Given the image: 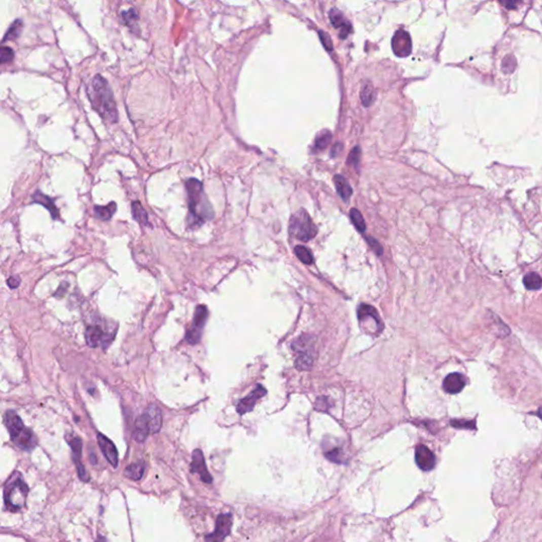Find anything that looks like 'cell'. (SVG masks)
<instances>
[{
    "instance_id": "cell-1",
    "label": "cell",
    "mask_w": 542,
    "mask_h": 542,
    "mask_svg": "<svg viewBox=\"0 0 542 542\" xmlns=\"http://www.w3.org/2000/svg\"><path fill=\"white\" fill-rule=\"evenodd\" d=\"M186 190L188 193L189 208V214L187 216L188 228L195 229L213 220L214 210L204 193L203 185L200 180L196 178L188 179Z\"/></svg>"
},
{
    "instance_id": "cell-2",
    "label": "cell",
    "mask_w": 542,
    "mask_h": 542,
    "mask_svg": "<svg viewBox=\"0 0 542 542\" xmlns=\"http://www.w3.org/2000/svg\"><path fill=\"white\" fill-rule=\"evenodd\" d=\"M88 96L93 110L104 120L111 123L118 122V110L113 90L107 80L96 75L88 88Z\"/></svg>"
},
{
    "instance_id": "cell-3",
    "label": "cell",
    "mask_w": 542,
    "mask_h": 542,
    "mask_svg": "<svg viewBox=\"0 0 542 542\" xmlns=\"http://www.w3.org/2000/svg\"><path fill=\"white\" fill-rule=\"evenodd\" d=\"M5 424L10 433L11 440L23 450H32L38 445L33 431L23 425L19 415L14 411H7L5 414Z\"/></svg>"
},
{
    "instance_id": "cell-4",
    "label": "cell",
    "mask_w": 542,
    "mask_h": 542,
    "mask_svg": "<svg viewBox=\"0 0 542 542\" xmlns=\"http://www.w3.org/2000/svg\"><path fill=\"white\" fill-rule=\"evenodd\" d=\"M28 485L19 474H14L8 480L5 487V503L8 510L18 511L26 505L28 496Z\"/></svg>"
},
{
    "instance_id": "cell-5",
    "label": "cell",
    "mask_w": 542,
    "mask_h": 542,
    "mask_svg": "<svg viewBox=\"0 0 542 542\" xmlns=\"http://www.w3.org/2000/svg\"><path fill=\"white\" fill-rule=\"evenodd\" d=\"M289 233L302 242H308L317 235L318 228L309 214L304 209H301L292 216L289 222Z\"/></svg>"
},
{
    "instance_id": "cell-6",
    "label": "cell",
    "mask_w": 542,
    "mask_h": 542,
    "mask_svg": "<svg viewBox=\"0 0 542 542\" xmlns=\"http://www.w3.org/2000/svg\"><path fill=\"white\" fill-rule=\"evenodd\" d=\"M296 352V367L300 371H307L314 365L316 353L314 338L310 336H301L293 343Z\"/></svg>"
},
{
    "instance_id": "cell-7",
    "label": "cell",
    "mask_w": 542,
    "mask_h": 542,
    "mask_svg": "<svg viewBox=\"0 0 542 542\" xmlns=\"http://www.w3.org/2000/svg\"><path fill=\"white\" fill-rule=\"evenodd\" d=\"M208 319V308L206 305H198L195 309L194 318L190 325L186 333V340L190 344H197L200 339L202 331L204 329V324H206Z\"/></svg>"
},
{
    "instance_id": "cell-8",
    "label": "cell",
    "mask_w": 542,
    "mask_h": 542,
    "mask_svg": "<svg viewBox=\"0 0 542 542\" xmlns=\"http://www.w3.org/2000/svg\"><path fill=\"white\" fill-rule=\"evenodd\" d=\"M115 336L116 333L107 331L101 324L88 325L85 331L86 342L90 347H96L101 345L106 348L107 345L111 344V342L115 338Z\"/></svg>"
},
{
    "instance_id": "cell-9",
    "label": "cell",
    "mask_w": 542,
    "mask_h": 542,
    "mask_svg": "<svg viewBox=\"0 0 542 542\" xmlns=\"http://www.w3.org/2000/svg\"><path fill=\"white\" fill-rule=\"evenodd\" d=\"M233 519L231 514H222L218 517L214 532L207 535L206 542H223L231 533Z\"/></svg>"
},
{
    "instance_id": "cell-10",
    "label": "cell",
    "mask_w": 542,
    "mask_h": 542,
    "mask_svg": "<svg viewBox=\"0 0 542 542\" xmlns=\"http://www.w3.org/2000/svg\"><path fill=\"white\" fill-rule=\"evenodd\" d=\"M392 50L399 57H407L412 52L411 36L406 30H397L392 39Z\"/></svg>"
},
{
    "instance_id": "cell-11",
    "label": "cell",
    "mask_w": 542,
    "mask_h": 542,
    "mask_svg": "<svg viewBox=\"0 0 542 542\" xmlns=\"http://www.w3.org/2000/svg\"><path fill=\"white\" fill-rule=\"evenodd\" d=\"M266 393H267L266 389L263 388L261 384H257V387L254 389V391H252L248 396H246L245 399L239 401V403L236 406L237 413L243 415L254 410L257 402L266 395Z\"/></svg>"
},
{
    "instance_id": "cell-12",
    "label": "cell",
    "mask_w": 542,
    "mask_h": 542,
    "mask_svg": "<svg viewBox=\"0 0 542 542\" xmlns=\"http://www.w3.org/2000/svg\"><path fill=\"white\" fill-rule=\"evenodd\" d=\"M191 472L193 474H198L201 481L204 483H212V477L210 476L208 468L206 465V461H204L203 453L200 449H195L192 454V464H191Z\"/></svg>"
},
{
    "instance_id": "cell-13",
    "label": "cell",
    "mask_w": 542,
    "mask_h": 542,
    "mask_svg": "<svg viewBox=\"0 0 542 542\" xmlns=\"http://www.w3.org/2000/svg\"><path fill=\"white\" fill-rule=\"evenodd\" d=\"M415 462L424 472L432 471L436 466V455L425 445H418L415 449Z\"/></svg>"
},
{
    "instance_id": "cell-14",
    "label": "cell",
    "mask_w": 542,
    "mask_h": 542,
    "mask_svg": "<svg viewBox=\"0 0 542 542\" xmlns=\"http://www.w3.org/2000/svg\"><path fill=\"white\" fill-rule=\"evenodd\" d=\"M68 443H69L70 447L72 449V456H74V461H75L77 469H78L79 477H80V479L82 481L87 482L89 480V477H88V474L86 472L85 467H84V465L81 462L82 448H83L82 440L80 438H74V439H70L68 441Z\"/></svg>"
},
{
    "instance_id": "cell-15",
    "label": "cell",
    "mask_w": 542,
    "mask_h": 542,
    "mask_svg": "<svg viewBox=\"0 0 542 542\" xmlns=\"http://www.w3.org/2000/svg\"><path fill=\"white\" fill-rule=\"evenodd\" d=\"M98 444L108 463H111V465L116 468L119 464V453L115 444L102 433L98 435Z\"/></svg>"
},
{
    "instance_id": "cell-16",
    "label": "cell",
    "mask_w": 542,
    "mask_h": 542,
    "mask_svg": "<svg viewBox=\"0 0 542 542\" xmlns=\"http://www.w3.org/2000/svg\"><path fill=\"white\" fill-rule=\"evenodd\" d=\"M329 15H330V20L332 22L333 27L340 29V39L345 40L348 36V34H350L352 31L351 23L344 18L343 14L338 9H332L330 11Z\"/></svg>"
},
{
    "instance_id": "cell-17",
    "label": "cell",
    "mask_w": 542,
    "mask_h": 542,
    "mask_svg": "<svg viewBox=\"0 0 542 542\" xmlns=\"http://www.w3.org/2000/svg\"><path fill=\"white\" fill-rule=\"evenodd\" d=\"M466 385L465 377L460 373H451L443 381V388L449 394L460 393Z\"/></svg>"
},
{
    "instance_id": "cell-18",
    "label": "cell",
    "mask_w": 542,
    "mask_h": 542,
    "mask_svg": "<svg viewBox=\"0 0 542 542\" xmlns=\"http://www.w3.org/2000/svg\"><path fill=\"white\" fill-rule=\"evenodd\" d=\"M150 432H152L150 418L148 413L144 412L143 414L138 416L135 421L134 438L138 443H143L148 439Z\"/></svg>"
},
{
    "instance_id": "cell-19",
    "label": "cell",
    "mask_w": 542,
    "mask_h": 542,
    "mask_svg": "<svg viewBox=\"0 0 542 542\" xmlns=\"http://www.w3.org/2000/svg\"><path fill=\"white\" fill-rule=\"evenodd\" d=\"M358 319H359V323H361L364 329L368 325L369 320L376 323L377 325H379L380 328H383V323L378 315V312L376 311L374 307L371 305L363 304L358 307Z\"/></svg>"
},
{
    "instance_id": "cell-20",
    "label": "cell",
    "mask_w": 542,
    "mask_h": 542,
    "mask_svg": "<svg viewBox=\"0 0 542 542\" xmlns=\"http://www.w3.org/2000/svg\"><path fill=\"white\" fill-rule=\"evenodd\" d=\"M32 199L35 203L42 204V206H44L46 209L49 210L53 220H56L59 218V211L56 208L53 199H51L49 196L45 195L44 193H42L41 191H36L32 195Z\"/></svg>"
},
{
    "instance_id": "cell-21",
    "label": "cell",
    "mask_w": 542,
    "mask_h": 542,
    "mask_svg": "<svg viewBox=\"0 0 542 542\" xmlns=\"http://www.w3.org/2000/svg\"><path fill=\"white\" fill-rule=\"evenodd\" d=\"M146 412L148 413L149 418H150L152 432L153 433H158L160 431L161 427H162L161 410L156 405H151L148 408V410Z\"/></svg>"
},
{
    "instance_id": "cell-22",
    "label": "cell",
    "mask_w": 542,
    "mask_h": 542,
    "mask_svg": "<svg viewBox=\"0 0 542 542\" xmlns=\"http://www.w3.org/2000/svg\"><path fill=\"white\" fill-rule=\"evenodd\" d=\"M334 183L336 185V189H337V192H338V194L340 195V197L347 201L348 199L351 198L352 194H353V190H352V187L350 186V184H348L347 180L345 179V177H343L342 175H336L334 177Z\"/></svg>"
},
{
    "instance_id": "cell-23",
    "label": "cell",
    "mask_w": 542,
    "mask_h": 542,
    "mask_svg": "<svg viewBox=\"0 0 542 542\" xmlns=\"http://www.w3.org/2000/svg\"><path fill=\"white\" fill-rule=\"evenodd\" d=\"M94 216L101 221H110L117 211V203L115 201L108 203L107 206H94Z\"/></svg>"
},
{
    "instance_id": "cell-24",
    "label": "cell",
    "mask_w": 542,
    "mask_h": 542,
    "mask_svg": "<svg viewBox=\"0 0 542 542\" xmlns=\"http://www.w3.org/2000/svg\"><path fill=\"white\" fill-rule=\"evenodd\" d=\"M360 99L363 102V105L366 107L371 106L376 100V91L374 86L372 85V83H367L361 88L360 91Z\"/></svg>"
},
{
    "instance_id": "cell-25",
    "label": "cell",
    "mask_w": 542,
    "mask_h": 542,
    "mask_svg": "<svg viewBox=\"0 0 542 542\" xmlns=\"http://www.w3.org/2000/svg\"><path fill=\"white\" fill-rule=\"evenodd\" d=\"M131 214L132 218L140 225L149 226V216L147 211L144 210L140 201H132L131 203Z\"/></svg>"
},
{
    "instance_id": "cell-26",
    "label": "cell",
    "mask_w": 542,
    "mask_h": 542,
    "mask_svg": "<svg viewBox=\"0 0 542 542\" xmlns=\"http://www.w3.org/2000/svg\"><path fill=\"white\" fill-rule=\"evenodd\" d=\"M144 471H146V465H144V463L137 462V463L130 464L129 466H127L124 472V475L130 480L138 481L143 477Z\"/></svg>"
},
{
    "instance_id": "cell-27",
    "label": "cell",
    "mask_w": 542,
    "mask_h": 542,
    "mask_svg": "<svg viewBox=\"0 0 542 542\" xmlns=\"http://www.w3.org/2000/svg\"><path fill=\"white\" fill-rule=\"evenodd\" d=\"M22 29H23L22 20L21 19H16L13 23H12L11 27L9 28V30L6 32L3 42L5 43L8 40L9 41H14V40L18 39L20 36V33H21Z\"/></svg>"
},
{
    "instance_id": "cell-28",
    "label": "cell",
    "mask_w": 542,
    "mask_h": 542,
    "mask_svg": "<svg viewBox=\"0 0 542 542\" xmlns=\"http://www.w3.org/2000/svg\"><path fill=\"white\" fill-rule=\"evenodd\" d=\"M523 284L528 291H538L542 286V279L538 273L529 272L524 276Z\"/></svg>"
},
{
    "instance_id": "cell-29",
    "label": "cell",
    "mask_w": 542,
    "mask_h": 542,
    "mask_svg": "<svg viewBox=\"0 0 542 542\" xmlns=\"http://www.w3.org/2000/svg\"><path fill=\"white\" fill-rule=\"evenodd\" d=\"M122 19L125 22V25L129 27L130 29L134 30L137 27V21L139 19V14L135 8H130L127 11H124L121 13Z\"/></svg>"
},
{
    "instance_id": "cell-30",
    "label": "cell",
    "mask_w": 542,
    "mask_h": 542,
    "mask_svg": "<svg viewBox=\"0 0 542 542\" xmlns=\"http://www.w3.org/2000/svg\"><path fill=\"white\" fill-rule=\"evenodd\" d=\"M295 255L301 262L305 265H311L312 263H314V256H312L311 251L304 246H296Z\"/></svg>"
},
{
    "instance_id": "cell-31",
    "label": "cell",
    "mask_w": 542,
    "mask_h": 542,
    "mask_svg": "<svg viewBox=\"0 0 542 542\" xmlns=\"http://www.w3.org/2000/svg\"><path fill=\"white\" fill-rule=\"evenodd\" d=\"M350 216H351V220L354 224V226L356 227L357 230L359 232H365L366 229H367V226H366V222H365V219L363 214H361L357 209H351L350 211Z\"/></svg>"
},
{
    "instance_id": "cell-32",
    "label": "cell",
    "mask_w": 542,
    "mask_h": 542,
    "mask_svg": "<svg viewBox=\"0 0 542 542\" xmlns=\"http://www.w3.org/2000/svg\"><path fill=\"white\" fill-rule=\"evenodd\" d=\"M331 141H332L331 131L330 130H322L321 132H319V134L317 135V138H316V141H315V147L318 150H324L325 148H328V146L331 143Z\"/></svg>"
},
{
    "instance_id": "cell-33",
    "label": "cell",
    "mask_w": 542,
    "mask_h": 542,
    "mask_svg": "<svg viewBox=\"0 0 542 542\" xmlns=\"http://www.w3.org/2000/svg\"><path fill=\"white\" fill-rule=\"evenodd\" d=\"M325 457L333 463L343 464L344 463V453L340 448H333L325 452Z\"/></svg>"
},
{
    "instance_id": "cell-34",
    "label": "cell",
    "mask_w": 542,
    "mask_h": 542,
    "mask_svg": "<svg viewBox=\"0 0 542 542\" xmlns=\"http://www.w3.org/2000/svg\"><path fill=\"white\" fill-rule=\"evenodd\" d=\"M14 58V52L11 49L10 47L3 46L0 49V63L6 64L11 62Z\"/></svg>"
},
{
    "instance_id": "cell-35",
    "label": "cell",
    "mask_w": 542,
    "mask_h": 542,
    "mask_svg": "<svg viewBox=\"0 0 542 542\" xmlns=\"http://www.w3.org/2000/svg\"><path fill=\"white\" fill-rule=\"evenodd\" d=\"M451 426L454 428H459V429H475L476 421L456 419V420H451Z\"/></svg>"
},
{
    "instance_id": "cell-36",
    "label": "cell",
    "mask_w": 542,
    "mask_h": 542,
    "mask_svg": "<svg viewBox=\"0 0 542 542\" xmlns=\"http://www.w3.org/2000/svg\"><path fill=\"white\" fill-rule=\"evenodd\" d=\"M319 38H320V41L323 45V47L327 49L329 52H332L333 49H334V46H333V42H332V39L331 36L329 35V33L324 32L322 30L319 31Z\"/></svg>"
},
{
    "instance_id": "cell-37",
    "label": "cell",
    "mask_w": 542,
    "mask_h": 542,
    "mask_svg": "<svg viewBox=\"0 0 542 542\" xmlns=\"http://www.w3.org/2000/svg\"><path fill=\"white\" fill-rule=\"evenodd\" d=\"M360 153H361V150L359 147H355L350 155H348L347 157V163L348 164H352L354 165L356 168H358V164H359V161H360Z\"/></svg>"
},
{
    "instance_id": "cell-38",
    "label": "cell",
    "mask_w": 542,
    "mask_h": 542,
    "mask_svg": "<svg viewBox=\"0 0 542 542\" xmlns=\"http://www.w3.org/2000/svg\"><path fill=\"white\" fill-rule=\"evenodd\" d=\"M516 59L513 55H510V56H507L502 62V69L504 72H507V74H509V72H513L515 67H516Z\"/></svg>"
},
{
    "instance_id": "cell-39",
    "label": "cell",
    "mask_w": 542,
    "mask_h": 542,
    "mask_svg": "<svg viewBox=\"0 0 542 542\" xmlns=\"http://www.w3.org/2000/svg\"><path fill=\"white\" fill-rule=\"evenodd\" d=\"M367 240H368V243L371 245V247L373 248V250L376 252V254H378V255L382 254V247L380 246V244L377 242L376 239L372 238V237H368Z\"/></svg>"
},
{
    "instance_id": "cell-40",
    "label": "cell",
    "mask_w": 542,
    "mask_h": 542,
    "mask_svg": "<svg viewBox=\"0 0 542 542\" xmlns=\"http://www.w3.org/2000/svg\"><path fill=\"white\" fill-rule=\"evenodd\" d=\"M19 283H20V279L18 278V276H11V278L8 280V285L12 289L18 287Z\"/></svg>"
},
{
    "instance_id": "cell-41",
    "label": "cell",
    "mask_w": 542,
    "mask_h": 542,
    "mask_svg": "<svg viewBox=\"0 0 542 542\" xmlns=\"http://www.w3.org/2000/svg\"><path fill=\"white\" fill-rule=\"evenodd\" d=\"M342 150H343V147H342L341 143L335 144V147L332 150V157H334V156H338L341 153Z\"/></svg>"
},
{
    "instance_id": "cell-42",
    "label": "cell",
    "mask_w": 542,
    "mask_h": 542,
    "mask_svg": "<svg viewBox=\"0 0 542 542\" xmlns=\"http://www.w3.org/2000/svg\"><path fill=\"white\" fill-rule=\"evenodd\" d=\"M503 5L507 7L508 9H516V7H517L516 3H503Z\"/></svg>"
},
{
    "instance_id": "cell-43",
    "label": "cell",
    "mask_w": 542,
    "mask_h": 542,
    "mask_svg": "<svg viewBox=\"0 0 542 542\" xmlns=\"http://www.w3.org/2000/svg\"><path fill=\"white\" fill-rule=\"evenodd\" d=\"M95 542H108V541H107V539H106L105 537L99 536V537H98V539H96V541H95Z\"/></svg>"
},
{
    "instance_id": "cell-44",
    "label": "cell",
    "mask_w": 542,
    "mask_h": 542,
    "mask_svg": "<svg viewBox=\"0 0 542 542\" xmlns=\"http://www.w3.org/2000/svg\"><path fill=\"white\" fill-rule=\"evenodd\" d=\"M537 415L542 419V408H539V410L537 412Z\"/></svg>"
}]
</instances>
